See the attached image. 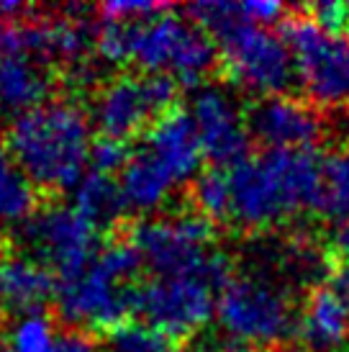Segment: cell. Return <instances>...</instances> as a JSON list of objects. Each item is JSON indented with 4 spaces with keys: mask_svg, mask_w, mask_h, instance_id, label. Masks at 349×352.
Instances as JSON below:
<instances>
[{
    "mask_svg": "<svg viewBox=\"0 0 349 352\" xmlns=\"http://www.w3.org/2000/svg\"><path fill=\"white\" fill-rule=\"evenodd\" d=\"M229 170L232 224L264 232L319 206L324 160L316 149H264Z\"/></svg>",
    "mask_w": 349,
    "mask_h": 352,
    "instance_id": "cell-1",
    "label": "cell"
},
{
    "mask_svg": "<svg viewBox=\"0 0 349 352\" xmlns=\"http://www.w3.org/2000/svg\"><path fill=\"white\" fill-rule=\"evenodd\" d=\"M95 52L108 65H134L142 75H167L183 88H201L218 62L216 41L172 10L134 23L103 21Z\"/></svg>",
    "mask_w": 349,
    "mask_h": 352,
    "instance_id": "cell-2",
    "label": "cell"
},
{
    "mask_svg": "<svg viewBox=\"0 0 349 352\" xmlns=\"http://www.w3.org/2000/svg\"><path fill=\"white\" fill-rule=\"evenodd\" d=\"M93 121L72 100H47L10 121L5 131L10 160L31 186L49 193L75 190L87 175Z\"/></svg>",
    "mask_w": 349,
    "mask_h": 352,
    "instance_id": "cell-3",
    "label": "cell"
},
{
    "mask_svg": "<svg viewBox=\"0 0 349 352\" xmlns=\"http://www.w3.org/2000/svg\"><path fill=\"white\" fill-rule=\"evenodd\" d=\"M188 16L216 41L229 85L260 98L288 96L295 62L282 34L244 19L242 3H195Z\"/></svg>",
    "mask_w": 349,
    "mask_h": 352,
    "instance_id": "cell-4",
    "label": "cell"
},
{
    "mask_svg": "<svg viewBox=\"0 0 349 352\" xmlns=\"http://www.w3.org/2000/svg\"><path fill=\"white\" fill-rule=\"evenodd\" d=\"M142 260L131 242H108L78 275L57 280L54 303L59 316L80 332H98L128 322L134 311Z\"/></svg>",
    "mask_w": 349,
    "mask_h": 352,
    "instance_id": "cell-5",
    "label": "cell"
},
{
    "mask_svg": "<svg viewBox=\"0 0 349 352\" xmlns=\"http://www.w3.org/2000/svg\"><path fill=\"white\" fill-rule=\"evenodd\" d=\"M216 322L232 344L275 350L298 332L293 288L264 267L232 275L218 294Z\"/></svg>",
    "mask_w": 349,
    "mask_h": 352,
    "instance_id": "cell-6",
    "label": "cell"
},
{
    "mask_svg": "<svg viewBox=\"0 0 349 352\" xmlns=\"http://www.w3.org/2000/svg\"><path fill=\"white\" fill-rule=\"evenodd\" d=\"M128 242L155 278L198 273L232 278L226 254L216 250L214 224L195 211L146 216L131 229Z\"/></svg>",
    "mask_w": 349,
    "mask_h": 352,
    "instance_id": "cell-7",
    "label": "cell"
},
{
    "mask_svg": "<svg viewBox=\"0 0 349 352\" xmlns=\"http://www.w3.org/2000/svg\"><path fill=\"white\" fill-rule=\"evenodd\" d=\"M282 39L295 62V80L308 96L311 106H349V36L329 34L313 23L308 13L282 21Z\"/></svg>",
    "mask_w": 349,
    "mask_h": 352,
    "instance_id": "cell-8",
    "label": "cell"
},
{
    "mask_svg": "<svg viewBox=\"0 0 349 352\" xmlns=\"http://www.w3.org/2000/svg\"><path fill=\"white\" fill-rule=\"evenodd\" d=\"M177 88L180 85L167 75H118L95 93L90 121L100 137L128 142L177 108Z\"/></svg>",
    "mask_w": 349,
    "mask_h": 352,
    "instance_id": "cell-9",
    "label": "cell"
},
{
    "mask_svg": "<svg viewBox=\"0 0 349 352\" xmlns=\"http://www.w3.org/2000/svg\"><path fill=\"white\" fill-rule=\"evenodd\" d=\"M223 285L226 278L205 273L172 278L152 275L136 288L134 311L167 337H185L198 332L216 316V303Z\"/></svg>",
    "mask_w": 349,
    "mask_h": 352,
    "instance_id": "cell-10",
    "label": "cell"
},
{
    "mask_svg": "<svg viewBox=\"0 0 349 352\" xmlns=\"http://www.w3.org/2000/svg\"><path fill=\"white\" fill-rule=\"evenodd\" d=\"M21 239L31 257L47 265L57 280L78 275L100 252V229L93 226L75 206L52 204L36 208L21 226Z\"/></svg>",
    "mask_w": 349,
    "mask_h": 352,
    "instance_id": "cell-11",
    "label": "cell"
},
{
    "mask_svg": "<svg viewBox=\"0 0 349 352\" xmlns=\"http://www.w3.org/2000/svg\"><path fill=\"white\" fill-rule=\"evenodd\" d=\"M190 118L198 131L203 155L216 162V167L236 165L239 160L249 157V124L247 111L239 100L223 85H201L195 90L190 103Z\"/></svg>",
    "mask_w": 349,
    "mask_h": 352,
    "instance_id": "cell-12",
    "label": "cell"
},
{
    "mask_svg": "<svg viewBox=\"0 0 349 352\" xmlns=\"http://www.w3.org/2000/svg\"><path fill=\"white\" fill-rule=\"evenodd\" d=\"M247 124L264 149H316L326 134L316 106L293 96L260 98L247 111Z\"/></svg>",
    "mask_w": 349,
    "mask_h": 352,
    "instance_id": "cell-13",
    "label": "cell"
},
{
    "mask_svg": "<svg viewBox=\"0 0 349 352\" xmlns=\"http://www.w3.org/2000/svg\"><path fill=\"white\" fill-rule=\"evenodd\" d=\"M142 147L155 157L159 165L174 177L177 186L193 183L203 170V147L198 131L193 126V118L183 108H172L170 113L157 121L146 131V139Z\"/></svg>",
    "mask_w": 349,
    "mask_h": 352,
    "instance_id": "cell-14",
    "label": "cell"
},
{
    "mask_svg": "<svg viewBox=\"0 0 349 352\" xmlns=\"http://www.w3.org/2000/svg\"><path fill=\"white\" fill-rule=\"evenodd\" d=\"M54 90V75L44 59L26 52L0 57V116L19 118L44 106Z\"/></svg>",
    "mask_w": 349,
    "mask_h": 352,
    "instance_id": "cell-15",
    "label": "cell"
},
{
    "mask_svg": "<svg viewBox=\"0 0 349 352\" xmlns=\"http://www.w3.org/2000/svg\"><path fill=\"white\" fill-rule=\"evenodd\" d=\"M57 280L47 265L31 254L0 257V311L13 316L41 311V306L54 298Z\"/></svg>",
    "mask_w": 349,
    "mask_h": 352,
    "instance_id": "cell-16",
    "label": "cell"
},
{
    "mask_svg": "<svg viewBox=\"0 0 349 352\" xmlns=\"http://www.w3.org/2000/svg\"><path fill=\"white\" fill-rule=\"evenodd\" d=\"M295 337L308 352H339L349 344V309L329 285L308 294L298 314Z\"/></svg>",
    "mask_w": 349,
    "mask_h": 352,
    "instance_id": "cell-17",
    "label": "cell"
},
{
    "mask_svg": "<svg viewBox=\"0 0 349 352\" xmlns=\"http://www.w3.org/2000/svg\"><path fill=\"white\" fill-rule=\"evenodd\" d=\"M118 188L126 204V211L134 214H155L172 198L177 190L174 177L167 173L165 167L157 162L144 147L131 152L126 167L118 175Z\"/></svg>",
    "mask_w": 349,
    "mask_h": 352,
    "instance_id": "cell-18",
    "label": "cell"
},
{
    "mask_svg": "<svg viewBox=\"0 0 349 352\" xmlns=\"http://www.w3.org/2000/svg\"><path fill=\"white\" fill-rule=\"evenodd\" d=\"M72 206L98 229L113 226L126 214V204H124L116 177L90 173V170L72 190Z\"/></svg>",
    "mask_w": 349,
    "mask_h": 352,
    "instance_id": "cell-19",
    "label": "cell"
},
{
    "mask_svg": "<svg viewBox=\"0 0 349 352\" xmlns=\"http://www.w3.org/2000/svg\"><path fill=\"white\" fill-rule=\"evenodd\" d=\"M36 214V188L21 173L16 162L0 170V232L23 226Z\"/></svg>",
    "mask_w": 349,
    "mask_h": 352,
    "instance_id": "cell-20",
    "label": "cell"
},
{
    "mask_svg": "<svg viewBox=\"0 0 349 352\" xmlns=\"http://www.w3.org/2000/svg\"><path fill=\"white\" fill-rule=\"evenodd\" d=\"M193 211L208 219L211 224H232V183L229 170L208 167L190 186Z\"/></svg>",
    "mask_w": 349,
    "mask_h": 352,
    "instance_id": "cell-21",
    "label": "cell"
},
{
    "mask_svg": "<svg viewBox=\"0 0 349 352\" xmlns=\"http://www.w3.org/2000/svg\"><path fill=\"white\" fill-rule=\"evenodd\" d=\"M316 211L337 224L349 219V142L324 160V180Z\"/></svg>",
    "mask_w": 349,
    "mask_h": 352,
    "instance_id": "cell-22",
    "label": "cell"
},
{
    "mask_svg": "<svg viewBox=\"0 0 349 352\" xmlns=\"http://www.w3.org/2000/svg\"><path fill=\"white\" fill-rule=\"evenodd\" d=\"M59 334L47 314L16 316L0 340V352H54Z\"/></svg>",
    "mask_w": 349,
    "mask_h": 352,
    "instance_id": "cell-23",
    "label": "cell"
},
{
    "mask_svg": "<svg viewBox=\"0 0 349 352\" xmlns=\"http://www.w3.org/2000/svg\"><path fill=\"white\" fill-rule=\"evenodd\" d=\"M103 352H172V337L149 322H124L106 332Z\"/></svg>",
    "mask_w": 349,
    "mask_h": 352,
    "instance_id": "cell-24",
    "label": "cell"
},
{
    "mask_svg": "<svg viewBox=\"0 0 349 352\" xmlns=\"http://www.w3.org/2000/svg\"><path fill=\"white\" fill-rule=\"evenodd\" d=\"M134 149H128L126 142H118V139H108V137H98L93 142V149H90V162H87V170L90 173H100V175H121V170L126 167L128 157H131Z\"/></svg>",
    "mask_w": 349,
    "mask_h": 352,
    "instance_id": "cell-25",
    "label": "cell"
},
{
    "mask_svg": "<svg viewBox=\"0 0 349 352\" xmlns=\"http://www.w3.org/2000/svg\"><path fill=\"white\" fill-rule=\"evenodd\" d=\"M165 10H172V6L165 3H146V0H111L103 3L98 13L103 21H124V23H134V21H144L152 16H159Z\"/></svg>",
    "mask_w": 349,
    "mask_h": 352,
    "instance_id": "cell-26",
    "label": "cell"
},
{
    "mask_svg": "<svg viewBox=\"0 0 349 352\" xmlns=\"http://www.w3.org/2000/svg\"><path fill=\"white\" fill-rule=\"evenodd\" d=\"M308 16L329 34H341L349 26V6L337 0H321L316 6H311Z\"/></svg>",
    "mask_w": 349,
    "mask_h": 352,
    "instance_id": "cell-27",
    "label": "cell"
},
{
    "mask_svg": "<svg viewBox=\"0 0 349 352\" xmlns=\"http://www.w3.org/2000/svg\"><path fill=\"white\" fill-rule=\"evenodd\" d=\"M242 13L247 21H252L257 26H264V29H270L272 23H280L282 19H288V8L282 3H275V0H249V3H242Z\"/></svg>",
    "mask_w": 349,
    "mask_h": 352,
    "instance_id": "cell-28",
    "label": "cell"
},
{
    "mask_svg": "<svg viewBox=\"0 0 349 352\" xmlns=\"http://www.w3.org/2000/svg\"><path fill=\"white\" fill-rule=\"evenodd\" d=\"M54 352H103V347L93 340L90 332H80V329H67L59 334Z\"/></svg>",
    "mask_w": 349,
    "mask_h": 352,
    "instance_id": "cell-29",
    "label": "cell"
},
{
    "mask_svg": "<svg viewBox=\"0 0 349 352\" xmlns=\"http://www.w3.org/2000/svg\"><path fill=\"white\" fill-rule=\"evenodd\" d=\"M329 252L337 257V263H349V219L334 226L329 239Z\"/></svg>",
    "mask_w": 349,
    "mask_h": 352,
    "instance_id": "cell-30",
    "label": "cell"
},
{
    "mask_svg": "<svg viewBox=\"0 0 349 352\" xmlns=\"http://www.w3.org/2000/svg\"><path fill=\"white\" fill-rule=\"evenodd\" d=\"M339 296L341 303L349 309V263H334V267L329 270V283H326Z\"/></svg>",
    "mask_w": 349,
    "mask_h": 352,
    "instance_id": "cell-31",
    "label": "cell"
},
{
    "mask_svg": "<svg viewBox=\"0 0 349 352\" xmlns=\"http://www.w3.org/2000/svg\"><path fill=\"white\" fill-rule=\"evenodd\" d=\"M23 13H29V8L21 3H0V21H19Z\"/></svg>",
    "mask_w": 349,
    "mask_h": 352,
    "instance_id": "cell-32",
    "label": "cell"
},
{
    "mask_svg": "<svg viewBox=\"0 0 349 352\" xmlns=\"http://www.w3.org/2000/svg\"><path fill=\"white\" fill-rule=\"evenodd\" d=\"M8 162H13V160H10V152H8V144H5V137L0 134V170L8 165Z\"/></svg>",
    "mask_w": 349,
    "mask_h": 352,
    "instance_id": "cell-33",
    "label": "cell"
},
{
    "mask_svg": "<svg viewBox=\"0 0 349 352\" xmlns=\"http://www.w3.org/2000/svg\"><path fill=\"white\" fill-rule=\"evenodd\" d=\"M188 352H229V350H216V347H205V344H195L193 350Z\"/></svg>",
    "mask_w": 349,
    "mask_h": 352,
    "instance_id": "cell-34",
    "label": "cell"
},
{
    "mask_svg": "<svg viewBox=\"0 0 349 352\" xmlns=\"http://www.w3.org/2000/svg\"><path fill=\"white\" fill-rule=\"evenodd\" d=\"M262 352H288V350H280V347H275V350H262Z\"/></svg>",
    "mask_w": 349,
    "mask_h": 352,
    "instance_id": "cell-35",
    "label": "cell"
},
{
    "mask_svg": "<svg viewBox=\"0 0 349 352\" xmlns=\"http://www.w3.org/2000/svg\"><path fill=\"white\" fill-rule=\"evenodd\" d=\"M347 31H349V26H347Z\"/></svg>",
    "mask_w": 349,
    "mask_h": 352,
    "instance_id": "cell-36",
    "label": "cell"
}]
</instances>
